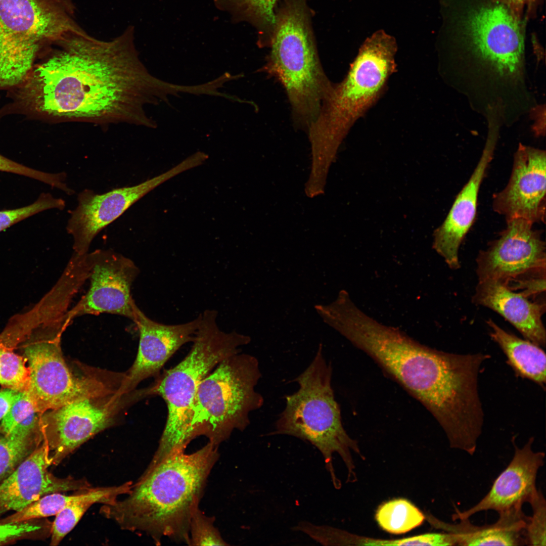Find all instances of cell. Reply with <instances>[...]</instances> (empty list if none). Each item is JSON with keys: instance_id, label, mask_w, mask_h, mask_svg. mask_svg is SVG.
I'll list each match as a JSON object with an SVG mask.
<instances>
[{"instance_id": "cell-1", "label": "cell", "mask_w": 546, "mask_h": 546, "mask_svg": "<svg viewBox=\"0 0 546 546\" xmlns=\"http://www.w3.org/2000/svg\"><path fill=\"white\" fill-rule=\"evenodd\" d=\"M47 50L18 86L10 90L6 114L52 123L147 122L142 109L151 81L134 44L133 29L110 41L80 29Z\"/></svg>"}, {"instance_id": "cell-2", "label": "cell", "mask_w": 546, "mask_h": 546, "mask_svg": "<svg viewBox=\"0 0 546 546\" xmlns=\"http://www.w3.org/2000/svg\"><path fill=\"white\" fill-rule=\"evenodd\" d=\"M335 329L419 400L446 434L463 430L479 416L478 376L485 360L481 353L455 354L422 345L354 304L339 313Z\"/></svg>"}, {"instance_id": "cell-3", "label": "cell", "mask_w": 546, "mask_h": 546, "mask_svg": "<svg viewBox=\"0 0 546 546\" xmlns=\"http://www.w3.org/2000/svg\"><path fill=\"white\" fill-rule=\"evenodd\" d=\"M460 15L447 61L448 82L469 106L502 110L531 97L520 16L507 0H478Z\"/></svg>"}, {"instance_id": "cell-4", "label": "cell", "mask_w": 546, "mask_h": 546, "mask_svg": "<svg viewBox=\"0 0 546 546\" xmlns=\"http://www.w3.org/2000/svg\"><path fill=\"white\" fill-rule=\"evenodd\" d=\"M217 448L208 442L193 453H172L150 463L126 496L103 505L100 514L157 544L168 538L189 544L190 521L218 459Z\"/></svg>"}, {"instance_id": "cell-5", "label": "cell", "mask_w": 546, "mask_h": 546, "mask_svg": "<svg viewBox=\"0 0 546 546\" xmlns=\"http://www.w3.org/2000/svg\"><path fill=\"white\" fill-rule=\"evenodd\" d=\"M396 51L394 38L377 31L361 45L344 79L333 85L308 128L313 167H329L351 126L383 94L396 72Z\"/></svg>"}, {"instance_id": "cell-6", "label": "cell", "mask_w": 546, "mask_h": 546, "mask_svg": "<svg viewBox=\"0 0 546 546\" xmlns=\"http://www.w3.org/2000/svg\"><path fill=\"white\" fill-rule=\"evenodd\" d=\"M200 314L188 354L177 365L160 374L151 386L142 390L143 397H162L167 407L166 423L152 463L172 453L185 451L189 415L200 382L222 359L241 352L240 348L251 341L248 336L221 330L216 310L207 309Z\"/></svg>"}, {"instance_id": "cell-7", "label": "cell", "mask_w": 546, "mask_h": 546, "mask_svg": "<svg viewBox=\"0 0 546 546\" xmlns=\"http://www.w3.org/2000/svg\"><path fill=\"white\" fill-rule=\"evenodd\" d=\"M306 0H281L264 69L284 87L295 120L308 128L332 87L322 67Z\"/></svg>"}, {"instance_id": "cell-8", "label": "cell", "mask_w": 546, "mask_h": 546, "mask_svg": "<svg viewBox=\"0 0 546 546\" xmlns=\"http://www.w3.org/2000/svg\"><path fill=\"white\" fill-rule=\"evenodd\" d=\"M332 368L323 356L320 344L313 360L294 381L298 390L286 396V406L270 435H286L307 441L323 457L335 487H341L333 456L337 453L348 471L347 481H356L351 451L361 456L358 444L345 431L340 407L332 387Z\"/></svg>"}, {"instance_id": "cell-9", "label": "cell", "mask_w": 546, "mask_h": 546, "mask_svg": "<svg viewBox=\"0 0 546 546\" xmlns=\"http://www.w3.org/2000/svg\"><path fill=\"white\" fill-rule=\"evenodd\" d=\"M261 377L258 359L241 352L222 359L200 382L189 415L188 445L203 436L218 446L235 430L250 424L251 412L263 404L255 390Z\"/></svg>"}, {"instance_id": "cell-10", "label": "cell", "mask_w": 546, "mask_h": 546, "mask_svg": "<svg viewBox=\"0 0 546 546\" xmlns=\"http://www.w3.org/2000/svg\"><path fill=\"white\" fill-rule=\"evenodd\" d=\"M68 326L64 320L41 326L23 341L28 364L27 391L40 414L77 399L110 394L118 388L97 373L79 375L69 367L61 347L62 334Z\"/></svg>"}, {"instance_id": "cell-11", "label": "cell", "mask_w": 546, "mask_h": 546, "mask_svg": "<svg viewBox=\"0 0 546 546\" xmlns=\"http://www.w3.org/2000/svg\"><path fill=\"white\" fill-rule=\"evenodd\" d=\"M72 0H0V63L33 65L52 44L80 27Z\"/></svg>"}, {"instance_id": "cell-12", "label": "cell", "mask_w": 546, "mask_h": 546, "mask_svg": "<svg viewBox=\"0 0 546 546\" xmlns=\"http://www.w3.org/2000/svg\"><path fill=\"white\" fill-rule=\"evenodd\" d=\"M127 394L116 392L77 399L43 413L44 439L57 466L89 438L113 424Z\"/></svg>"}, {"instance_id": "cell-13", "label": "cell", "mask_w": 546, "mask_h": 546, "mask_svg": "<svg viewBox=\"0 0 546 546\" xmlns=\"http://www.w3.org/2000/svg\"><path fill=\"white\" fill-rule=\"evenodd\" d=\"M507 224L498 239L477 255L478 281L492 280L508 286L530 278H545V243L541 233L523 218Z\"/></svg>"}, {"instance_id": "cell-14", "label": "cell", "mask_w": 546, "mask_h": 546, "mask_svg": "<svg viewBox=\"0 0 546 546\" xmlns=\"http://www.w3.org/2000/svg\"><path fill=\"white\" fill-rule=\"evenodd\" d=\"M89 286L68 312L72 321L79 316L110 313L133 321L136 304L131 294L140 270L130 259L111 250L87 253Z\"/></svg>"}, {"instance_id": "cell-15", "label": "cell", "mask_w": 546, "mask_h": 546, "mask_svg": "<svg viewBox=\"0 0 546 546\" xmlns=\"http://www.w3.org/2000/svg\"><path fill=\"white\" fill-rule=\"evenodd\" d=\"M179 163L166 172L138 185L113 189L99 194L85 189L78 195V205L71 212L66 230L73 240L74 253L88 252L95 237L120 217L131 205L165 181L185 171Z\"/></svg>"}, {"instance_id": "cell-16", "label": "cell", "mask_w": 546, "mask_h": 546, "mask_svg": "<svg viewBox=\"0 0 546 546\" xmlns=\"http://www.w3.org/2000/svg\"><path fill=\"white\" fill-rule=\"evenodd\" d=\"M546 154L520 144L506 187L494 194L493 208L506 221L523 218L532 223L545 217Z\"/></svg>"}, {"instance_id": "cell-17", "label": "cell", "mask_w": 546, "mask_h": 546, "mask_svg": "<svg viewBox=\"0 0 546 546\" xmlns=\"http://www.w3.org/2000/svg\"><path fill=\"white\" fill-rule=\"evenodd\" d=\"M201 320L199 314L189 322L174 325L157 322L147 316L136 305L133 322L140 334L136 358L123 376L118 392L127 394L142 381L156 378L169 359L179 348L192 342Z\"/></svg>"}, {"instance_id": "cell-18", "label": "cell", "mask_w": 546, "mask_h": 546, "mask_svg": "<svg viewBox=\"0 0 546 546\" xmlns=\"http://www.w3.org/2000/svg\"><path fill=\"white\" fill-rule=\"evenodd\" d=\"M52 465L46 441L36 447L0 483V515L21 510L42 496L90 488L85 479L59 478L49 471Z\"/></svg>"}, {"instance_id": "cell-19", "label": "cell", "mask_w": 546, "mask_h": 546, "mask_svg": "<svg viewBox=\"0 0 546 546\" xmlns=\"http://www.w3.org/2000/svg\"><path fill=\"white\" fill-rule=\"evenodd\" d=\"M533 442L534 438L531 437L520 448L513 441L515 447L513 457L495 480L489 492L469 509L462 512L457 509L452 516V520L469 519L477 513L488 510L499 513L529 503L538 490L536 477L539 469L543 465L545 457L543 452L532 450Z\"/></svg>"}, {"instance_id": "cell-20", "label": "cell", "mask_w": 546, "mask_h": 546, "mask_svg": "<svg viewBox=\"0 0 546 546\" xmlns=\"http://www.w3.org/2000/svg\"><path fill=\"white\" fill-rule=\"evenodd\" d=\"M497 139L495 134H488L473 172L458 195L444 221L435 233L434 248L452 269L460 267L459 248L474 221L480 185L492 159Z\"/></svg>"}, {"instance_id": "cell-21", "label": "cell", "mask_w": 546, "mask_h": 546, "mask_svg": "<svg viewBox=\"0 0 546 546\" xmlns=\"http://www.w3.org/2000/svg\"><path fill=\"white\" fill-rule=\"evenodd\" d=\"M472 301L498 313L525 339L545 346V329L542 321L545 302L532 301L521 293L492 280L478 281Z\"/></svg>"}, {"instance_id": "cell-22", "label": "cell", "mask_w": 546, "mask_h": 546, "mask_svg": "<svg viewBox=\"0 0 546 546\" xmlns=\"http://www.w3.org/2000/svg\"><path fill=\"white\" fill-rule=\"evenodd\" d=\"M522 507L514 508L498 513L499 517L494 523L484 526L472 524L469 519L456 524L447 523L428 516V520L435 527L453 534L459 545H519L526 544L525 529L528 518Z\"/></svg>"}, {"instance_id": "cell-23", "label": "cell", "mask_w": 546, "mask_h": 546, "mask_svg": "<svg viewBox=\"0 0 546 546\" xmlns=\"http://www.w3.org/2000/svg\"><path fill=\"white\" fill-rule=\"evenodd\" d=\"M80 290L79 284L67 277H60L51 290L29 311L14 316L0 334L9 343L20 341L38 327L65 315L72 299Z\"/></svg>"}, {"instance_id": "cell-24", "label": "cell", "mask_w": 546, "mask_h": 546, "mask_svg": "<svg viewBox=\"0 0 546 546\" xmlns=\"http://www.w3.org/2000/svg\"><path fill=\"white\" fill-rule=\"evenodd\" d=\"M486 324L490 328V336L500 347L517 376L544 389L546 357L541 347L506 331L491 319Z\"/></svg>"}, {"instance_id": "cell-25", "label": "cell", "mask_w": 546, "mask_h": 546, "mask_svg": "<svg viewBox=\"0 0 546 546\" xmlns=\"http://www.w3.org/2000/svg\"><path fill=\"white\" fill-rule=\"evenodd\" d=\"M278 0H214L217 9L226 11L234 23L245 22L258 33V44L268 47L275 23Z\"/></svg>"}, {"instance_id": "cell-26", "label": "cell", "mask_w": 546, "mask_h": 546, "mask_svg": "<svg viewBox=\"0 0 546 546\" xmlns=\"http://www.w3.org/2000/svg\"><path fill=\"white\" fill-rule=\"evenodd\" d=\"M62 493L54 492L42 496L21 510L1 520L0 523L21 522L56 515L72 503L89 498H99L105 504L108 503L115 497L116 490L113 486H110L90 487L71 495Z\"/></svg>"}, {"instance_id": "cell-27", "label": "cell", "mask_w": 546, "mask_h": 546, "mask_svg": "<svg viewBox=\"0 0 546 546\" xmlns=\"http://www.w3.org/2000/svg\"><path fill=\"white\" fill-rule=\"evenodd\" d=\"M40 414L27 390L18 391L13 404L0 425V431L19 441L43 440Z\"/></svg>"}, {"instance_id": "cell-28", "label": "cell", "mask_w": 546, "mask_h": 546, "mask_svg": "<svg viewBox=\"0 0 546 546\" xmlns=\"http://www.w3.org/2000/svg\"><path fill=\"white\" fill-rule=\"evenodd\" d=\"M379 526L394 534L407 532L419 526L425 516L414 504L404 498L387 502L378 508L375 515Z\"/></svg>"}, {"instance_id": "cell-29", "label": "cell", "mask_w": 546, "mask_h": 546, "mask_svg": "<svg viewBox=\"0 0 546 546\" xmlns=\"http://www.w3.org/2000/svg\"><path fill=\"white\" fill-rule=\"evenodd\" d=\"M28 369L23 358L0 344V384L17 391L27 390Z\"/></svg>"}, {"instance_id": "cell-30", "label": "cell", "mask_w": 546, "mask_h": 546, "mask_svg": "<svg viewBox=\"0 0 546 546\" xmlns=\"http://www.w3.org/2000/svg\"><path fill=\"white\" fill-rule=\"evenodd\" d=\"M103 501L99 498H89L73 503L56 515L52 526L51 545H57L76 526L86 511L94 504Z\"/></svg>"}, {"instance_id": "cell-31", "label": "cell", "mask_w": 546, "mask_h": 546, "mask_svg": "<svg viewBox=\"0 0 546 546\" xmlns=\"http://www.w3.org/2000/svg\"><path fill=\"white\" fill-rule=\"evenodd\" d=\"M65 201L49 193H41L37 200L28 205L15 209L0 210V232L32 215L50 209L62 210Z\"/></svg>"}, {"instance_id": "cell-32", "label": "cell", "mask_w": 546, "mask_h": 546, "mask_svg": "<svg viewBox=\"0 0 546 546\" xmlns=\"http://www.w3.org/2000/svg\"><path fill=\"white\" fill-rule=\"evenodd\" d=\"M41 443L15 440L0 431V483Z\"/></svg>"}, {"instance_id": "cell-33", "label": "cell", "mask_w": 546, "mask_h": 546, "mask_svg": "<svg viewBox=\"0 0 546 546\" xmlns=\"http://www.w3.org/2000/svg\"><path fill=\"white\" fill-rule=\"evenodd\" d=\"M214 518L204 514L199 508L193 514L190 523L189 545H226L214 525Z\"/></svg>"}, {"instance_id": "cell-34", "label": "cell", "mask_w": 546, "mask_h": 546, "mask_svg": "<svg viewBox=\"0 0 546 546\" xmlns=\"http://www.w3.org/2000/svg\"><path fill=\"white\" fill-rule=\"evenodd\" d=\"M0 171L14 173L28 177L50 186L60 189L67 195H72L74 190L69 188L65 183L66 174L48 173L36 170L13 161L0 154Z\"/></svg>"}, {"instance_id": "cell-35", "label": "cell", "mask_w": 546, "mask_h": 546, "mask_svg": "<svg viewBox=\"0 0 546 546\" xmlns=\"http://www.w3.org/2000/svg\"><path fill=\"white\" fill-rule=\"evenodd\" d=\"M532 515L528 518L525 529L526 544L546 545V502L543 494L537 490L529 502Z\"/></svg>"}, {"instance_id": "cell-36", "label": "cell", "mask_w": 546, "mask_h": 546, "mask_svg": "<svg viewBox=\"0 0 546 546\" xmlns=\"http://www.w3.org/2000/svg\"><path fill=\"white\" fill-rule=\"evenodd\" d=\"M29 521L0 523V545L11 542L41 529L40 525Z\"/></svg>"}, {"instance_id": "cell-37", "label": "cell", "mask_w": 546, "mask_h": 546, "mask_svg": "<svg viewBox=\"0 0 546 546\" xmlns=\"http://www.w3.org/2000/svg\"><path fill=\"white\" fill-rule=\"evenodd\" d=\"M18 392L9 388L0 391V421L10 410Z\"/></svg>"}, {"instance_id": "cell-38", "label": "cell", "mask_w": 546, "mask_h": 546, "mask_svg": "<svg viewBox=\"0 0 546 546\" xmlns=\"http://www.w3.org/2000/svg\"><path fill=\"white\" fill-rule=\"evenodd\" d=\"M533 0H507L511 8L519 16L524 5L530 3Z\"/></svg>"}]
</instances>
